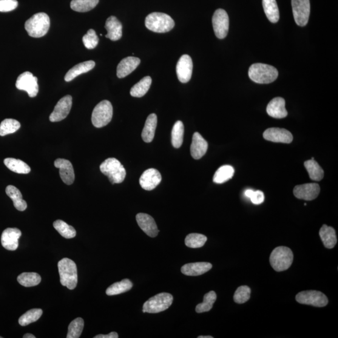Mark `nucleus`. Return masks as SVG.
<instances>
[{
    "instance_id": "obj_21",
    "label": "nucleus",
    "mask_w": 338,
    "mask_h": 338,
    "mask_svg": "<svg viewBox=\"0 0 338 338\" xmlns=\"http://www.w3.org/2000/svg\"><path fill=\"white\" fill-rule=\"evenodd\" d=\"M207 149H208V144L205 139L200 133H194L192 137L191 146H190V153H191L192 157L195 160L201 158L206 154Z\"/></svg>"
},
{
    "instance_id": "obj_12",
    "label": "nucleus",
    "mask_w": 338,
    "mask_h": 338,
    "mask_svg": "<svg viewBox=\"0 0 338 338\" xmlns=\"http://www.w3.org/2000/svg\"><path fill=\"white\" fill-rule=\"evenodd\" d=\"M212 25L215 35L218 38L226 37L229 32V19L225 10L218 9L215 11L212 17Z\"/></svg>"
},
{
    "instance_id": "obj_40",
    "label": "nucleus",
    "mask_w": 338,
    "mask_h": 338,
    "mask_svg": "<svg viewBox=\"0 0 338 338\" xmlns=\"http://www.w3.org/2000/svg\"><path fill=\"white\" fill-rule=\"evenodd\" d=\"M53 227L59 234L66 238H72L75 237L76 231L74 227L62 220H56L53 223Z\"/></svg>"
},
{
    "instance_id": "obj_31",
    "label": "nucleus",
    "mask_w": 338,
    "mask_h": 338,
    "mask_svg": "<svg viewBox=\"0 0 338 338\" xmlns=\"http://www.w3.org/2000/svg\"><path fill=\"white\" fill-rule=\"evenodd\" d=\"M263 6L267 18L273 24L280 19V11L275 0H263Z\"/></svg>"
},
{
    "instance_id": "obj_46",
    "label": "nucleus",
    "mask_w": 338,
    "mask_h": 338,
    "mask_svg": "<svg viewBox=\"0 0 338 338\" xmlns=\"http://www.w3.org/2000/svg\"><path fill=\"white\" fill-rule=\"evenodd\" d=\"M85 47L87 49H93L97 46L99 39L98 36L96 35L95 31L93 29H90L88 31L86 35H85L82 38Z\"/></svg>"
},
{
    "instance_id": "obj_19",
    "label": "nucleus",
    "mask_w": 338,
    "mask_h": 338,
    "mask_svg": "<svg viewBox=\"0 0 338 338\" xmlns=\"http://www.w3.org/2000/svg\"><path fill=\"white\" fill-rule=\"evenodd\" d=\"M22 235L21 230L17 228H7L2 234L3 247L9 251H15L18 247V240Z\"/></svg>"
},
{
    "instance_id": "obj_6",
    "label": "nucleus",
    "mask_w": 338,
    "mask_h": 338,
    "mask_svg": "<svg viewBox=\"0 0 338 338\" xmlns=\"http://www.w3.org/2000/svg\"><path fill=\"white\" fill-rule=\"evenodd\" d=\"M102 174L109 178L112 184H121L126 178V171L121 162L115 158H109L100 166Z\"/></svg>"
},
{
    "instance_id": "obj_32",
    "label": "nucleus",
    "mask_w": 338,
    "mask_h": 338,
    "mask_svg": "<svg viewBox=\"0 0 338 338\" xmlns=\"http://www.w3.org/2000/svg\"><path fill=\"white\" fill-rule=\"evenodd\" d=\"M305 167L308 171L309 177L315 181H321L324 177V171L322 167L314 161L313 157L311 160L307 161L305 163Z\"/></svg>"
},
{
    "instance_id": "obj_44",
    "label": "nucleus",
    "mask_w": 338,
    "mask_h": 338,
    "mask_svg": "<svg viewBox=\"0 0 338 338\" xmlns=\"http://www.w3.org/2000/svg\"><path fill=\"white\" fill-rule=\"evenodd\" d=\"M84 327V321L81 317L76 318L69 326L67 338H78L81 336Z\"/></svg>"
},
{
    "instance_id": "obj_26",
    "label": "nucleus",
    "mask_w": 338,
    "mask_h": 338,
    "mask_svg": "<svg viewBox=\"0 0 338 338\" xmlns=\"http://www.w3.org/2000/svg\"><path fill=\"white\" fill-rule=\"evenodd\" d=\"M95 66L94 61H90L82 62V63L75 65L71 69L67 74L65 76V81L66 82H70L75 78L76 76L79 75L83 74V73L89 72L92 70Z\"/></svg>"
},
{
    "instance_id": "obj_18",
    "label": "nucleus",
    "mask_w": 338,
    "mask_h": 338,
    "mask_svg": "<svg viewBox=\"0 0 338 338\" xmlns=\"http://www.w3.org/2000/svg\"><path fill=\"white\" fill-rule=\"evenodd\" d=\"M162 181L161 173L155 169H149L142 174L139 183L144 190L154 189Z\"/></svg>"
},
{
    "instance_id": "obj_14",
    "label": "nucleus",
    "mask_w": 338,
    "mask_h": 338,
    "mask_svg": "<svg viewBox=\"0 0 338 338\" xmlns=\"http://www.w3.org/2000/svg\"><path fill=\"white\" fill-rule=\"evenodd\" d=\"M320 192V187L316 183H309L296 186L293 193L299 200L312 201L317 197Z\"/></svg>"
},
{
    "instance_id": "obj_29",
    "label": "nucleus",
    "mask_w": 338,
    "mask_h": 338,
    "mask_svg": "<svg viewBox=\"0 0 338 338\" xmlns=\"http://www.w3.org/2000/svg\"><path fill=\"white\" fill-rule=\"evenodd\" d=\"M6 193L8 197L13 202L14 206L19 211H24L27 209L26 201L23 200L22 194L19 189L13 186H8L6 188Z\"/></svg>"
},
{
    "instance_id": "obj_22",
    "label": "nucleus",
    "mask_w": 338,
    "mask_h": 338,
    "mask_svg": "<svg viewBox=\"0 0 338 338\" xmlns=\"http://www.w3.org/2000/svg\"><path fill=\"white\" fill-rule=\"evenodd\" d=\"M141 63V59L133 56H128L119 63L116 69V75L119 78L126 77L137 69Z\"/></svg>"
},
{
    "instance_id": "obj_1",
    "label": "nucleus",
    "mask_w": 338,
    "mask_h": 338,
    "mask_svg": "<svg viewBox=\"0 0 338 338\" xmlns=\"http://www.w3.org/2000/svg\"><path fill=\"white\" fill-rule=\"evenodd\" d=\"M50 27L49 16L45 13H38L25 22V30L30 36L41 38L48 33Z\"/></svg>"
},
{
    "instance_id": "obj_24",
    "label": "nucleus",
    "mask_w": 338,
    "mask_h": 338,
    "mask_svg": "<svg viewBox=\"0 0 338 338\" xmlns=\"http://www.w3.org/2000/svg\"><path fill=\"white\" fill-rule=\"evenodd\" d=\"M212 268L211 263L206 262L189 263L185 264L181 268L183 274L189 276H197L205 274Z\"/></svg>"
},
{
    "instance_id": "obj_53",
    "label": "nucleus",
    "mask_w": 338,
    "mask_h": 338,
    "mask_svg": "<svg viewBox=\"0 0 338 338\" xmlns=\"http://www.w3.org/2000/svg\"><path fill=\"white\" fill-rule=\"evenodd\" d=\"M0 338H2V336H0Z\"/></svg>"
},
{
    "instance_id": "obj_11",
    "label": "nucleus",
    "mask_w": 338,
    "mask_h": 338,
    "mask_svg": "<svg viewBox=\"0 0 338 338\" xmlns=\"http://www.w3.org/2000/svg\"><path fill=\"white\" fill-rule=\"evenodd\" d=\"M16 87L19 90L26 91L30 97H35L38 93V78L30 72H25L17 78Z\"/></svg>"
},
{
    "instance_id": "obj_7",
    "label": "nucleus",
    "mask_w": 338,
    "mask_h": 338,
    "mask_svg": "<svg viewBox=\"0 0 338 338\" xmlns=\"http://www.w3.org/2000/svg\"><path fill=\"white\" fill-rule=\"evenodd\" d=\"M172 295L167 292L155 295L144 304L143 312L148 313H158L166 311L173 303Z\"/></svg>"
},
{
    "instance_id": "obj_23",
    "label": "nucleus",
    "mask_w": 338,
    "mask_h": 338,
    "mask_svg": "<svg viewBox=\"0 0 338 338\" xmlns=\"http://www.w3.org/2000/svg\"><path fill=\"white\" fill-rule=\"evenodd\" d=\"M285 104V99L275 97L272 99L267 106V113L269 116L275 118H285L288 115Z\"/></svg>"
},
{
    "instance_id": "obj_5",
    "label": "nucleus",
    "mask_w": 338,
    "mask_h": 338,
    "mask_svg": "<svg viewBox=\"0 0 338 338\" xmlns=\"http://www.w3.org/2000/svg\"><path fill=\"white\" fill-rule=\"evenodd\" d=\"M294 255L291 249L285 246L275 248L270 255L269 262L275 271H286L293 262Z\"/></svg>"
},
{
    "instance_id": "obj_16",
    "label": "nucleus",
    "mask_w": 338,
    "mask_h": 338,
    "mask_svg": "<svg viewBox=\"0 0 338 338\" xmlns=\"http://www.w3.org/2000/svg\"><path fill=\"white\" fill-rule=\"evenodd\" d=\"M192 69L193 64L190 56L188 55L182 56L176 67L178 81L184 84L189 82L191 78Z\"/></svg>"
},
{
    "instance_id": "obj_43",
    "label": "nucleus",
    "mask_w": 338,
    "mask_h": 338,
    "mask_svg": "<svg viewBox=\"0 0 338 338\" xmlns=\"http://www.w3.org/2000/svg\"><path fill=\"white\" fill-rule=\"evenodd\" d=\"M207 238L206 235L192 233L187 235L185 244L190 248H200L206 244Z\"/></svg>"
},
{
    "instance_id": "obj_35",
    "label": "nucleus",
    "mask_w": 338,
    "mask_h": 338,
    "mask_svg": "<svg viewBox=\"0 0 338 338\" xmlns=\"http://www.w3.org/2000/svg\"><path fill=\"white\" fill-rule=\"evenodd\" d=\"M133 286V284L129 280L125 279L121 282L115 283L109 287L106 290L108 296H114V295L124 293L130 290Z\"/></svg>"
},
{
    "instance_id": "obj_3",
    "label": "nucleus",
    "mask_w": 338,
    "mask_h": 338,
    "mask_svg": "<svg viewBox=\"0 0 338 338\" xmlns=\"http://www.w3.org/2000/svg\"><path fill=\"white\" fill-rule=\"evenodd\" d=\"M249 76L251 81L257 84H268L277 79L278 71L271 65L254 64L249 68Z\"/></svg>"
},
{
    "instance_id": "obj_20",
    "label": "nucleus",
    "mask_w": 338,
    "mask_h": 338,
    "mask_svg": "<svg viewBox=\"0 0 338 338\" xmlns=\"http://www.w3.org/2000/svg\"><path fill=\"white\" fill-rule=\"evenodd\" d=\"M136 220L138 226L147 235L151 237L157 236L159 231L152 216L144 213H139L136 215Z\"/></svg>"
},
{
    "instance_id": "obj_15",
    "label": "nucleus",
    "mask_w": 338,
    "mask_h": 338,
    "mask_svg": "<svg viewBox=\"0 0 338 338\" xmlns=\"http://www.w3.org/2000/svg\"><path fill=\"white\" fill-rule=\"evenodd\" d=\"M263 137L266 141L277 143L290 144L293 140V136L290 132L280 128L267 129L263 133Z\"/></svg>"
},
{
    "instance_id": "obj_42",
    "label": "nucleus",
    "mask_w": 338,
    "mask_h": 338,
    "mask_svg": "<svg viewBox=\"0 0 338 338\" xmlns=\"http://www.w3.org/2000/svg\"><path fill=\"white\" fill-rule=\"evenodd\" d=\"M42 314L43 311L41 309H30L19 318V324L22 326L30 325V324L38 321Z\"/></svg>"
},
{
    "instance_id": "obj_10",
    "label": "nucleus",
    "mask_w": 338,
    "mask_h": 338,
    "mask_svg": "<svg viewBox=\"0 0 338 338\" xmlns=\"http://www.w3.org/2000/svg\"><path fill=\"white\" fill-rule=\"evenodd\" d=\"M291 4L295 22L300 27L306 26L310 15V2L309 0H292Z\"/></svg>"
},
{
    "instance_id": "obj_33",
    "label": "nucleus",
    "mask_w": 338,
    "mask_h": 338,
    "mask_svg": "<svg viewBox=\"0 0 338 338\" xmlns=\"http://www.w3.org/2000/svg\"><path fill=\"white\" fill-rule=\"evenodd\" d=\"M152 84L150 76H145L137 84H136L130 90V95L134 97H142L148 92Z\"/></svg>"
},
{
    "instance_id": "obj_9",
    "label": "nucleus",
    "mask_w": 338,
    "mask_h": 338,
    "mask_svg": "<svg viewBox=\"0 0 338 338\" xmlns=\"http://www.w3.org/2000/svg\"><path fill=\"white\" fill-rule=\"evenodd\" d=\"M297 302L302 305H310L318 308L327 306L328 299L325 294L317 291L300 292L296 296Z\"/></svg>"
},
{
    "instance_id": "obj_25",
    "label": "nucleus",
    "mask_w": 338,
    "mask_h": 338,
    "mask_svg": "<svg viewBox=\"0 0 338 338\" xmlns=\"http://www.w3.org/2000/svg\"><path fill=\"white\" fill-rule=\"evenodd\" d=\"M105 28L107 31L106 38L112 41H117L122 38V25L115 16H111L108 18Z\"/></svg>"
},
{
    "instance_id": "obj_38",
    "label": "nucleus",
    "mask_w": 338,
    "mask_h": 338,
    "mask_svg": "<svg viewBox=\"0 0 338 338\" xmlns=\"http://www.w3.org/2000/svg\"><path fill=\"white\" fill-rule=\"evenodd\" d=\"M184 126L180 121L175 122L172 130V144L175 149H178L183 143Z\"/></svg>"
},
{
    "instance_id": "obj_8",
    "label": "nucleus",
    "mask_w": 338,
    "mask_h": 338,
    "mask_svg": "<svg viewBox=\"0 0 338 338\" xmlns=\"http://www.w3.org/2000/svg\"><path fill=\"white\" fill-rule=\"evenodd\" d=\"M112 104L108 101L101 102L93 110L92 122L93 126L96 128L106 126L112 121Z\"/></svg>"
},
{
    "instance_id": "obj_52",
    "label": "nucleus",
    "mask_w": 338,
    "mask_h": 338,
    "mask_svg": "<svg viewBox=\"0 0 338 338\" xmlns=\"http://www.w3.org/2000/svg\"><path fill=\"white\" fill-rule=\"evenodd\" d=\"M198 338H213V337L211 336H200Z\"/></svg>"
},
{
    "instance_id": "obj_50",
    "label": "nucleus",
    "mask_w": 338,
    "mask_h": 338,
    "mask_svg": "<svg viewBox=\"0 0 338 338\" xmlns=\"http://www.w3.org/2000/svg\"><path fill=\"white\" fill-rule=\"evenodd\" d=\"M254 190H252L251 189H248L246 190L245 191V195L247 197H248L250 198V197H251V195L252 194V193H253Z\"/></svg>"
},
{
    "instance_id": "obj_34",
    "label": "nucleus",
    "mask_w": 338,
    "mask_h": 338,
    "mask_svg": "<svg viewBox=\"0 0 338 338\" xmlns=\"http://www.w3.org/2000/svg\"><path fill=\"white\" fill-rule=\"evenodd\" d=\"M234 174V169L231 166L226 165L220 167L215 172L213 181L215 184H223L231 180Z\"/></svg>"
},
{
    "instance_id": "obj_36",
    "label": "nucleus",
    "mask_w": 338,
    "mask_h": 338,
    "mask_svg": "<svg viewBox=\"0 0 338 338\" xmlns=\"http://www.w3.org/2000/svg\"><path fill=\"white\" fill-rule=\"evenodd\" d=\"M98 2L99 0H72L70 7L77 12H87L93 9Z\"/></svg>"
},
{
    "instance_id": "obj_30",
    "label": "nucleus",
    "mask_w": 338,
    "mask_h": 338,
    "mask_svg": "<svg viewBox=\"0 0 338 338\" xmlns=\"http://www.w3.org/2000/svg\"><path fill=\"white\" fill-rule=\"evenodd\" d=\"M4 164L8 169L17 174H27L31 171L29 166L19 159L7 158L4 160Z\"/></svg>"
},
{
    "instance_id": "obj_49",
    "label": "nucleus",
    "mask_w": 338,
    "mask_h": 338,
    "mask_svg": "<svg viewBox=\"0 0 338 338\" xmlns=\"http://www.w3.org/2000/svg\"><path fill=\"white\" fill-rule=\"evenodd\" d=\"M118 334L116 332H112L108 334H98L96 335L94 338H118Z\"/></svg>"
},
{
    "instance_id": "obj_39",
    "label": "nucleus",
    "mask_w": 338,
    "mask_h": 338,
    "mask_svg": "<svg viewBox=\"0 0 338 338\" xmlns=\"http://www.w3.org/2000/svg\"><path fill=\"white\" fill-rule=\"evenodd\" d=\"M216 299L217 295L214 291L209 292L204 295L203 302L196 306L195 311L198 313L209 311L212 308Z\"/></svg>"
},
{
    "instance_id": "obj_17",
    "label": "nucleus",
    "mask_w": 338,
    "mask_h": 338,
    "mask_svg": "<svg viewBox=\"0 0 338 338\" xmlns=\"http://www.w3.org/2000/svg\"><path fill=\"white\" fill-rule=\"evenodd\" d=\"M54 165L56 168L59 169L62 181L67 185L72 184L75 181V173L72 163L66 159L57 158Z\"/></svg>"
},
{
    "instance_id": "obj_27",
    "label": "nucleus",
    "mask_w": 338,
    "mask_h": 338,
    "mask_svg": "<svg viewBox=\"0 0 338 338\" xmlns=\"http://www.w3.org/2000/svg\"><path fill=\"white\" fill-rule=\"evenodd\" d=\"M157 124V116L152 113L147 117L146 124L142 133V138L145 143H150L154 138L156 127Z\"/></svg>"
},
{
    "instance_id": "obj_48",
    "label": "nucleus",
    "mask_w": 338,
    "mask_h": 338,
    "mask_svg": "<svg viewBox=\"0 0 338 338\" xmlns=\"http://www.w3.org/2000/svg\"><path fill=\"white\" fill-rule=\"evenodd\" d=\"M252 203L255 205H259L262 204L264 201V193L261 190H256L252 193L251 197H250Z\"/></svg>"
},
{
    "instance_id": "obj_41",
    "label": "nucleus",
    "mask_w": 338,
    "mask_h": 338,
    "mask_svg": "<svg viewBox=\"0 0 338 338\" xmlns=\"http://www.w3.org/2000/svg\"><path fill=\"white\" fill-rule=\"evenodd\" d=\"M21 127V123L15 119H5L0 124V136H5L15 133L18 131Z\"/></svg>"
},
{
    "instance_id": "obj_2",
    "label": "nucleus",
    "mask_w": 338,
    "mask_h": 338,
    "mask_svg": "<svg viewBox=\"0 0 338 338\" xmlns=\"http://www.w3.org/2000/svg\"><path fill=\"white\" fill-rule=\"evenodd\" d=\"M58 268L62 286L73 290L78 283L77 268L74 261L64 258L58 263Z\"/></svg>"
},
{
    "instance_id": "obj_47",
    "label": "nucleus",
    "mask_w": 338,
    "mask_h": 338,
    "mask_svg": "<svg viewBox=\"0 0 338 338\" xmlns=\"http://www.w3.org/2000/svg\"><path fill=\"white\" fill-rule=\"evenodd\" d=\"M17 0H0V11L1 12H9L18 7Z\"/></svg>"
},
{
    "instance_id": "obj_51",
    "label": "nucleus",
    "mask_w": 338,
    "mask_h": 338,
    "mask_svg": "<svg viewBox=\"0 0 338 338\" xmlns=\"http://www.w3.org/2000/svg\"><path fill=\"white\" fill-rule=\"evenodd\" d=\"M36 337L34 336L32 334L27 333L25 334L24 336V338H35Z\"/></svg>"
},
{
    "instance_id": "obj_37",
    "label": "nucleus",
    "mask_w": 338,
    "mask_h": 338,
    "mask_svg": "<svg viewBox=\"0 0 338 338\" xmlns=\"http://www.w3.org/2000/svg\"><path fill=\"white\" fill-rule=\"evenodd\" d=\"M42 278L36 272H24L17 277V281L21 285L25 287H32L39 285Z\"/></svg>"
},
{
    "instance_id": "obj_28",
    "label": "nucleus",
    "mask_w": 338,
    "mask_h": 338,
    "mask_svg": "<svg viewBox=\"0 0 338 338\" xmlns=\"http://www.w3.org/2000/svg\"><path fill=\"white\" fill-rule=\"evenodd\" d=\"M320 236L324 246L327 249H333L337 243L336 231L333 227L323 225L320 231Z\"/></svg>"
},
{
    "instance_id": "obj_13",
    "label": "nucleus",
    "mask_w": 338,
    "mask_h": 338,
    "mask_svg": "<svg viewBox=\"0 0 338 338\" xmlns=\"http://www.w3.org/2000/svg\"><path fill=\"white\" fill-rule=\"evenodd\" d=\"M72 107V96H65L56 104L55 109L50 115V121L52 122L63 121L69 114Z\"/></svg>"
},
{
    "instance_id": "obj_4",
    "label": "nucleus",
    "mask_w": 338,
    "mask_h": 338,
    "mask_svg": "<svg viewBox=\"0 0 338 338\" xmlns=\"http://www.w3.org/2000/svg\"><path fill=\"white\" fill-rule=\"evenodd\" d=\"M145 24L147 29L155 33H166L173 29L175 22L171 17L164 13L153 12L146 17Z\"/></svg>"
},
{
    "instance_id": "obj_45",
    "label": "nucleus",
    "mask_w": 338,
    "mask_h": 338,
    "mask_svg": "<svg viewBox=\"0 0 338 338\" xmlns=\"http://www.w3.org/2000/svg\"><path fill=\"white\" fill-rule=\"evenodd\" d=\"M251 288L248 286L238 287L234 295V301L237 304H243L249 301L251 297Z\"/></svg>"
}]
</instances>
